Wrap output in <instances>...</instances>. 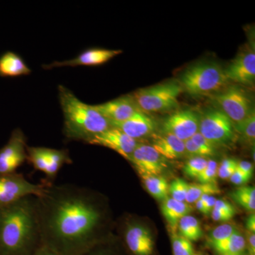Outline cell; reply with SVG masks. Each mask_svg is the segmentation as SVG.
Segmentation results:
<instances>
[{
	"label": "cell",
	"instance_id": "obj_25",
	"mask_svg": "<svg viewBox=\"0 0 255 255\" xmlns=\"http://www.w3.org/2000/svg\"><path fill=\"white\" fill-rule=\"evenodd\" d=\"M221 193V189L217 184H189L185 202L187 204H194L203 195H214Z\"/></svg>",
	"mask_w": 255,
	"mask_h": 255
},
{
	"label": "cell",
	"instance_id": "obj_14",
	"mask_svg": "<svg viewBox=\"0 0 255 255\" xmlns=\"http://www.w3.org/2000/svg\"><path fill=\"white\" fill-rule=\"evenodd\" d=\"M88 143L112 149L128 161L138 145L136 140L114 127H111L108 130L95 135Z\"/></svg>",
	"mask_w": 255,
	"mask_h": 255
},
{
	"label": "cell",
	"instance_id": "obj_26",
	"mask_svg": "<svg viewBox=\"0 0 255 255\" xmlns=\"http://www.w3.org/2000/svg\"><path fill=\"white\" fill-rule=\"evenodd\" d=\"M231 198L250 212L255 210V189L254 187H241L231 193Z\"/></svg>",
	"mask_w": 255,
	"mask_h": 255
},
{
	"label": "cell",
	"instance_id": "obj_8",
	"mask_svg": "<svg viewBox=\"0 0 255 255\" xmlns=\"http://www.w3.org/2000/svg\"><path fill=\"white\" fill-rule=\"evenodd\" d=\"M214 102L233 124L246 119L253 112L251 99L243 89L228 87L214 96Z\"/></svg>",
	"mask_w": 255,
	"mask_h": 255
},
{
	"label": "cell",
	"instance_id": "obj_18",
	"mask_svg": "<svg viewBox=\"0 0 255 255\" xmlns=\"http://www.w3.org/2000/svg\"><path fill=\"white\" fill-rule=\"evenodd\" d=\"M112 127L117 128L129 137L137 140L153 133L156 126L153 119L141 111L137 110L127 120L112 124Z\"/></svg>",
	"mask_w": 255,
	"mask_h": 255
},
{
	"label": "cell",
	"instance_id": "obj_44",
	"mask_svg": "<svg viewBox=\"0 0 255 255\" xmlns=\"http://www.w3.org/2000/svg\"><path fill=\"white\" fill-rule=\"evenodd\" d=\"M247 229L249 231V232H255V214L251 215L247 219L246 222Z\"/></svg>",
	"mask_w": 255,
	"mask_h": 255
},
{
	"label": "cell",
	"instance_id": "obj_6",
	"mask_svg": "<svg viewBox=\"0 0 255 255\" xmlns=\"http://www.w3.org/2000/svg\"><path fill=\"white\" fill-rule=\"evenodd\" d=\"M199 132L215 146L231 145L237 137L232 122L218 109L200 117Z\"/></svg>",
	"mask_w": 255,
	"mask_h": 255
},
{
	"label": "cell",
	"instance_id": "obj_41",
	"mask_svg": "<svg viewBox=\"0 0 255 255\" xmlns=\"http://www.w3.org/2000/svg\"><path fill=\"white\" fill-rule=\"evenodd\" d=\"M238 169H240L243 173L246 174L248 177H252L253 174V165L248 161H241L238 162Z\"/></svg>",
	"mask_w": 255,
	"mask_h": 255
},
{
	"label": "cell",
	"instance_id": "obj_15",
	"mask_svg": "<svg viewBox=\"0 0 255 255\" xmlns=\"http://www.w3.org/2000/svg\"><path fill=\"white\" fill-rule=\"evenodd\" d=\"M122 53V50H121L91 48L82 52L73 59L53 62L51 64L43 65V68L45 70H50L60 67L100 66Z\"/></svg>",
	"mask_w": 255,
	"mask_h": 255
},
{
	"label": "cell",
	"instance_id": "obj_5",
	"mask_svg": "<svg viewBox=\"0 0 255 255\" xmlns=\"http://www.w3.org/2000/svg\"><path fill=\"white\" fill-rule=\"evenodd\" d=\"M182 92L181 85L170 82L140 89L132 98L137 109L144 113H162L177 107L178 97Z\"/></svg>",
	"mask_w": 255,
	"mask_h": 255
},
{
	"label": "cell",
	"instance_id": "obj_39",
	"mask_svg": "<svg viewBox=\"0 0 255 255\" xmlns=\"http://www.w3.org/2000/svg\"><path fill=\"white\" fill-rule=\"evenodd\" d=\"M214 209L221 210V211L232 213V214H236L234 206H233L232 204H230L229 202H228L227 201L223 200V199L216 200Z\"/></svg>",
	"mask_w": 255,
	"mask_h": 255
},
{
	"label": "cell",
	"instance_id": "obj_22",
	"mask_svg": "<svg viewBox=\"0 0 255 255\" xmlns=\"http://www.w3.org/2000/svg\"><path fill=\"white\" fill-rule=\"evenodd\" d=\"M208 246L219 255L247 254L246 240L239 231L223 241L211 243Z\"/></svg>",
	"mask_w": 255,
	"mask_h": 255
},
{
	"label": "cell",
	"instance_id": "obj_19",
	"mask_svg": "<svg viewBox=\"0 0 255 255\" xmlns=\"http://www.w3.org/2000/svg\"><path fill=\"white\" fill-rule=\"evenodd\" d=\"M152 146L167 159L182 158L187 155L184 142L171 134L163 132L162 135H155Z\"/></svg>",
	"mask_w": 255,
	"mask_h": 255
},
{
	"label": "cell",
	"instance_id": "obj_3",
	"mask_svg": "<svg viewBox=\"0 0 255 255\" xmlns=\"http://www.w3.org/2000/svg\"><path fill=\"white\" fill-rule=\"evenodd\" d=\"M58 97L63 113V134L68 140L88 143L95 135L112 127L94 105L84 103L66 87L59 85Z\"/></svg>",
	"mask_w": 255,
	"mask_h": 255
},
{
	"label": "cell",
	"instance_id": "obj_1",
	"mask_svg": "<svg viewBox=\"0 0 255 255\" xmlns=\"http://www.w3.org/2000/svg\"><path fill=\"white\" fill-rule=\"evenodd\" d=\"M41 246L59 255H82L107 241L105 207L87 188L48 184L36 197Z\"/></svg>",
	"mask_w": 255,
	"mask_h": 255
},
{
	"label": "cell",
	"instance_id": "obj_21",
	"mask_svg": "<svg viewBox=\"0 0 255 255\" xmlns=\"http://www.w3.org/2000/svg\"><path fill=\"white\" fill-rule=\"evenodd\" d=\"M161 210L164 219L172 228V233H176L180 219L189 215L193 209L186 202H181L168 197L162 201Z\"/></svg>",
	"mask_w": 255,
	"mask_h": 255
},
{
	"label": "cell",
	"instance_id": "obj_16",
	"mask_svg": "<svg viewBox=\"0 0 255 255\" xmlns=\"http://www.w3.org/2000/svg\"><path fill=\"white\" fill-rule=\"evenodd\" d=\"M94 107L110 122L111 126L127 120L139 110L131 96H123Z\"/></svg>",
	"mask_w": 255,
	"mask_h": 255
},
{
	"label": "cell",
	"instance_id": "obj_9",
	"mask_svg": "<svg viewBox=\"0 0 255 255\" xmlns=\"http://www.w3.org/2000/svg\"><path fill=\"white\" fill-rule=\"evenodd\" d=\"M46 184H33L22 174L14 173L0 175V206L13 204L26 196H41Z\"/></svg>",
	"mask_w": 255,
	"mask_h": 255
},
{
	"label": "cell",
	"instance_id": "obj_40",
	"mask_svg": "<svg viewBox=\"0 0 255 255\" xmlns=\"http://www.w3.org/2000/svg\"><path fill=\"white\" fill-rule=\"evenodd\" d=\"M246 253L248 255H255V233L248 232L246 241Z\"/></svg>",
	"mask_w": 255,
	"mask_h": 255
},
{
	"label": "cell",
	"instance_id": "obj_17",
	"mask_svg": "<svg viewBox=\"0 0 255 255\" xmlns=\"http://www.w3.org/2000/svg\"><path fill=\"white\" fill-rule=\"evenodd\" d=\"M228 81L248 85L254 83L255 79V52L248 51L240 55L225 71Z\"/></svg>",
	"mask_w": 255,
	"mask_h": 255
},
{
	"label": "cell",
	"instance_id": "obj_13",
	"mask_svg": "<svg viewBox=\"0 0 255 255\" xmlns=\"http://www.w3.org/2000/svg\"><path fill=\"white\" fill-rule=\"evenodd\" d=\"M140 177L145 175L159 176L167 168V159L157 152L152 145L138 144L130 159Z\"/></svg>",
	"mask_w": 255,
	"mask_h": 255
},
{
	"label": "cell",
	"instance_id": "obj_10",
	"mask_svg": "<svg viewBox=\"0 0 255 255\" xmlns=\"http://www.w3.org/2000/svg\"><path fill=\"white\" fill-rule=\"evenodd\" d=\"M124 248L127 255H157L153 236L140 223L127 221L123 232Z\"/></svg>",
	"mask_w": 255,
	"mask_h": 255
},
{
	"label": "cell",
	"instance_id": "obj_45",
	"mask_svg": "<svg viewBox=\"0 0 255 255\" xmlns=\"http://www.w3.org/2000/svg\"><path fill=\"white\" fill-rule=\"evenodd\" d=\"M196 209L199 210L201 213L203 214L206 215L205 206H204V203L202 201L199 199V200L196 201Z\"/></svg>",
	"mask_w": 255,
	"mask_h": 255
},
{
	"label": "cell",
	"instance_id": "obj_42",
	"mask_svg": "<svg viewBox=\"0 0 255 255\" xmlns=\"http://www.w3.org/2000/svg\"><path fill=\"white\" fill-rule=\"evenodd\" d=\"M217 199L214 195H210L207 198L205 202H204V206H205L206 216H209L211 214V211L214 209L215 204Z\"/></svg>",
	"mask_w": 255,
	"mask_h": 255
},
{
	"label": "cell",
	"instance_id": "obj_43",
	"mask_svg": "<svg viewBox=\"0 0 255 255\" xmlns=\"http://www.w3.org/2000/svg\"><path fill=\"white\" fill-rule=\"evenodd\" d=\"M33 255H59L50 248L44 246H41Z\"/></svg>",
	"mask_w": 255,
	"mask_h": 255
},
{
	"label": "cell",
	"instance_id": "obj_35",
	"mask_svg": "<svg viewBox=\"0 0 255 255\" xmlns=\"http://www.w3.org/2000/svg\"><path fill=\"white\" fill-rule=\"evenodd\" d=\"M185 145L186 153L187 155L194 156V157H204L213 156L211 152H208L207 150H204L200 146L196 144L191 139L184 141Z\"/></svg>",
	"mask_w": 255,
	"mask_h": 255
},
{
	"label": "cell",
	"instance_id": "obj_23",
	"mask_svg": "<svg viewBox=\"0 0 255 255\" xmlns=\"http://www.w3.org/2000/svg\"><path fill=\"white\" fill-rule=\"evenodd\" d=\"M145 189L151 196L159 201H164L168 198L169 184L165 178L161 176H141Z\"/></svg>",
	"mask_w": 255,
	"mask_h": 255
},
{
	"label": "cell",
	"instance_id": "obj_30",
	"mask_svg": "<svg viewBox=\"0 0 255 255\" xmlns=\"http://www.w3.org/2000/svg\"><path fill=\"white\" fill-rule=\"evenodd\" d=\"M208 160L204 157H194L189 159L184 167V172L191 178H197L207 166Z\"/></svg>",
	"mask_w": 255,
	"mask_h": 255
},
{
	"label": "cell",
	"instance_id": "obj_32",
	"mask_svg": "<svg viewBox=\"0 0 255 255\" xmlns=\"http://www.w3.org/2000/svg\"><path fill=\"white\" fill-rule=\"evenodd\" d=\"M189 184L184 179L177 178L169 185V193L174 200L185 202Z\"/></svg>",
	"mask_w": 255,
	"mask_h": 255
},
{
	"label": "cell",
	"instance_id": "obj_12",
	"mask_svg": "<svg viewBox=\"0 0 255 255\" xmlns=\"http://www.w3.org/2000/svg\"><path fill=\"white\" fill-rule=\"evenodd\" d=\"M199 119L194 111H179L164 119L162 130L164 133L173 135L184 142L199 131Z\"/></svg>",
	"mask_w": 255,
	"mask_h": 255
},
{
	"label": "cell",
	"instance_id": "obj_11",
	"mask_svg": "<svg viewBox=\"0 0 255 255\" xmlns=\"http://www.w3.org/2000/svg\"><path fill=\"white\" fill-rule=\"evenodd\" d=\"M26 142L21 129L13 130L6 145L0 149V175L14 173L27 160Z\"/></svg>",
	"mask_w": 255,
	"mask_h": 255
},
{
	"label": "cell",
	"instance_id": "obj_24",
	"mask_svg": "<svg viewBox=\"0 0 255 255\" xmlns=\"http://www.w3.org/2000/svg\"><path fill=\"white\" fill-rule=\"evenodd\" d=\"M179 235L191 242L199 241L204 236V231L199 220L194 216H184L178 223Z\"/></svg>",
	"mask_w": 255,
	"mask_h": 255
},
{
	"label": "cell",
	"instance_id": "obj_28",
	"mask_svg": "<svg viewBox=\"0 0 255 255\" xmlns=\"http://www.w3.org/2000/svg\"><path fill=\"white\" fill-rule=\"evenodd\" d=\"M173 255H193L195 253L192 243L177 233L171 234Z\"/></svg>",
	"mask_w": 255,
	"mask_h": 255
},
{
	"label": "cell",
	"instance_id": "obj_36",
	"mask_svg": "<svg viewBox=\"0 0 255 255\" xmlns=\"http://www.w3.org/2000/svg\"><path fill=\"white\" fill-rule=\"evenodd\" d=\"M191 140H193L198 145L200 146L204 150H207L208 152H211L212 155H214L216 152V146L213 145L209 140L205 138L198 131L196 134H194L192 137H191Z\"/></svg>",
	"mask_w": 255,
	"mask_h": 255
},
{
	"label": "cell",
	"instance_id": "obj_37",
	"mask_svg": "<svg viewBox=\"0 0 255 255\" xmlns=\"http://www.w3.org/2000/svg\"><path fill=\"white\" fill-rule=\"evenodd\" d=\"M211 217L215 221H221V222H227L233 219L234 214L232 213L226 212V211H221V210L214 209L211 212Z\"/></svg>",
	"mask_w": 255,
	"mask_h": 255
},
{
	"label": "cell",
	"instance_id": "obj_2",
	"mask_svg": "<svg viewBox=\"0 0 255 255\" xmlns=\"http://www.w3.org/2000/svg\"><path fill=\"white\" fill-rule=\"evenodd\" d=\"M41 246L36 196L0 206V255H33Z\"/></svg>",
	"mask_w": 255,
	"mask_h": 255
},
{
	"label": "cell",
	"instance_id": "obj_46",
	"mask_svg": "<svg viewBox=\"0 0 255 255\" xmlns=\"http://www.w3.org/2000/svg\"><path fill=\"white\" fill-rule=\"evenodd\" d=\"M193 255H204V254H201V253H194Z\"/></svg>",
	"mask_w": 255,
	"mask_h": 255
},
{
	"label": "cell",
	"instance_id": "obj_4",
	"mask_svg": "<svg viewBox=\"0 0 255 255\" xmlns=\"http://www.w3.org/2000/svg\"><path fill=\"white\" fill-rule=\"evenodd\" d=\"M228 82L224 70L214 63L191 66L181 77L182 90L195 97L219 92Z\"/></svg>",
	"mask_w": 255,
	"mask_h": 255
},
{
	"label": "cell",
	"instance_id": "obj_47",
	"mask_svg": "<svg viewBox=\"0 0 255 255\" xmlns=\"http://www.w3.org/2000/svg\"><path fill=\"white\" fill-rule=\"evenodd\" d=\"M248 255L247 254H241V255Z\"/></svg>",
	"mask_w": 255,
	"mask_h": 255
},
{
	"label": "cell",
	"instance_id": "obj_20",
	"mask_svg": "<svg viewBox=\"0 0 255 255\" xmlns=\"http://www.w3.org/2000/svg\"><path fill=\"white\" fill-rule=\"evenodd\" d=\"M23 58L12 51H6L0 56V77L18 78L31 74Z\"/></svg>",
	"mask_w": 255,
	"mask_h": 255
},
{
	"label": "cell",
	"instance_id": "obj_7",
	"mask_svg": "<svg viewBox=\"0 0 255 255\" xmlns=\"http://www.w3.org/2000/svg\"><path fill=\"white\" fill-rule=\"evenodd\" d=\"M27 161L36 170L46 174L48 184H53L60 169L65 164L73 163L67 149L49 148L45 147H29L26 148Z\"/></svg>",
	"mask_w": 255,
	"mask_h": 255
},
{
	"label": "cell",
	"instance_id": "obj_33",
	"mask_svg": "<svg viewBox=\"0 0 255 255\" xmlns=\"http://www.w3.org/2000/svg\"><path fill=\"white\" fill-rule=\"evenodd\" d=\"M218 176V164L217 162L213 159L208 160L207 166L203 170L197 179L199 182L204 184H217L216 178Z\"/></svg>",
	"mask_w": 255,
	"mask_h": 255
},
{
	"label": "cell",
	"instance_id": "obj_29",
	"mask_svg": "<svg viewBox=\"0 0 255 255\" xmlns=\"http://www.w3.org/2000/svg\"><path fill=\"white\" fill-rule=\"evenodd\" d=\"M237 231H238L237 227L231 223H225V224L221 225V226L214 228L210 233L206 243L207 245H209L211 243H216V242L223 241L232 236L233 233L237 232Z\"/></svg>",
	"mask_w": 255,
	"mask_h": 255
},
{
	"label": "cell",
	"instance_id": "obj_31",
	"mask_svg": "<svg viewBox=\"0 0 255 255\" xmlns=\"http://www.w3.org/2000/svg\"><path fill=\"white\" fill-rule=\"evenodd\" d=\"M82 255H124L122 251H119L117 246L112 244L110 239L99 243L90 251Z\"/></svg>",
	"mask_w": 255,
	"mask_h": 255
},
{
	"label": "cell",
	"instance_id": "obj_38",
	"mask_svg": "<svg viewBox=\"0 0 255 255\" xmlns=\"http://www.w3.org/2000/svg\"><path fill=\"white\" fill-rule=\"evenodd\" d=\"M251 179V177H248V175H246V174L243 173L240 169H238V167L236 172L230 177L231 182L233 184H236V185H243V184H246L247 182H249Z\"/></svg>",
	"mask_w": 255,
	"mask_h": 255
},
{
	"label": "cell",
	"instance_id": "obj_34",
	"mask_svg": "<svg viewBox=\"0 0 255 255\" xmlns=\"http://www.w3.org/2000/svg\"><path fill=\"white\" fill-rule=\"evenodd\" d=\"M238 162L235 159H225L218 167V176L221 179H228L237 169Z\"/></svg>",
	"mask_w": 255,
	"mask_h": 255
},
{
	"label": "cell",
	"instance_id": "obj_27",
	"mask_svg": "<svg viewBox=\"0 0 255 255\" xmlns=\"http://www.w3.org/2000/svg\"><path fill=\"white\" fill-rule=\"evenodd\" d=\"M236 133L240 134L242 138L247 144L250 145H254L255 141V111L246 119L233 124Z\"/></svg>",
	"mask_w": 255,
	"mask_h": 255
}]
</instances>
